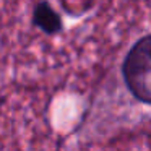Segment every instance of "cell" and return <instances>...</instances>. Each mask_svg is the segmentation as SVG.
I'll use <instances>...</instances> for the list:
<instances>
[{"label":"cell","instance_id":"cell-1","mask_svg":"<svg viewBox=\"0 0 151 151\" xmlns=\"http://www.w3.org/2000/svg\"><path fill=\"white\" fill-rule=\"evenodd\" d=\"M122 75L128 91L151 104V34L138 39L125 55Z\"/></svg>","mask_w":151,"mask_h":151},{"label":"cell","instance_id":"cell-2","mask_svg":"<svg viewBox=\"0 0 151 151\" xmlns=\"http://www.w3.org/2000/svg\"><path fill=\"white\" fill-rule=\"evenodd\" d=\"M47 7H44L42 10H41V15H39V23L41 26L44 28V29L47 31H54L59 28V17H57L54 12L50 10H46Z\"/></svg>","mask_w":151,"mask_h":151}]
</instances>
